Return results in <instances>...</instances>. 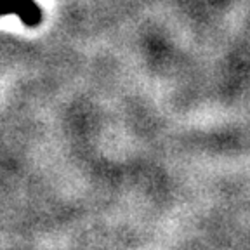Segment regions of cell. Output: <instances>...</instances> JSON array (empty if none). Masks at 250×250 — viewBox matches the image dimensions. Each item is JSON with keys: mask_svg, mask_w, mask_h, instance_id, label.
Listing matches in <instances>:
<instances>
[{"mask_svg": "<svg viewBox=\"0 0 250 250\" xmlns=\"http://www.w3.org/2000/svg\"><path fill=\"white\" fill-rule=\"evenodd\" d=\"M7 14H16L28 28L42 23V9L35 0H0V16Z\"/></svg>", "mask_w": 250, "mask_h": 250, "instance_id": "obj_1", "label": "cell"}]
</instances>
